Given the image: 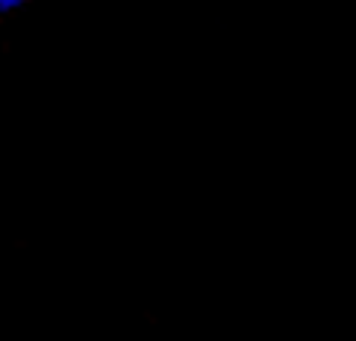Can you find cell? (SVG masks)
Wrapping results in <instances>:
<instances>
[{"label": "cell", "instance_id": "obj_1", "mask_svg": "<svg viewBox=\"0 0 356 341\" xmlns=\"http://www.w3.org/2000/svg\"><path fill=\"white\" fill-rule=\"evenodd\" d=\"M21 3V0H0V12H9V9H15Z\"/></svg>", "mask_w": 356, "mask_h": 341}]
</instances>
